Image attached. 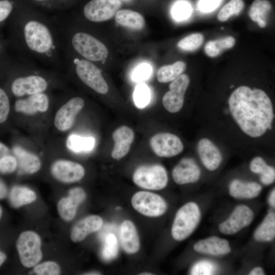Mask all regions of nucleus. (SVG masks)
Wrapping results in <instances>:
<instances>
[{
  "instance_id": "79ce46f5",
  "label": "nucleus",
  "mask_w": 275,
  "mask_h": 275,
  "mask_svg": "<svg viewBox=\"0 0 275 275\" xmlns=\"http://www.w3.org/2000/svg\"><path fill=\"white\" fill-rule=\"evenodd\" d=\"M152 68L149 64H141L135 69L132 75L133 79L136 81L145 80L150 76Z\"/></svg>"
},
{
  "instance_id": "2f4dec72",
  "label": "nucleus",
  "mask_w": 275,
  "mask_h": 275,
  "mask_svg": "<svg viewBox=\"0 0 275 275\" xmlns=\"http://www.w3.org/2000/svg\"><path fill=\"white\" fill-rule=\"evenodd\" d=\"M73 0H25L30 5L47 11H63L68 8Z\"/></svg>"
},
{
  "instance_id": "4be33fe9",
  "label": "nucleus",
  "mask_w": 275,
  "mask_h": 275,
  "mask_svg": "<svg viewBox=\"0 0 275 275\" xmlns=\"http://www.w3.org/2000/svg\"><path fill=\"white\" fill-rule=\"evenodd\" d=\"M261 190V186L256 182H245L237 179L231 181L229 187V194L232 197L241 199L255 198Z\"/></svg>"
},
{
  "instance_id": "423d86ee",
  "label": "nucleus",
  "mask_w": 275,
  "mask_h": 275,
  "mask_svg": "<svg viewBox=\"0 0 275 275\" xmlns=\"http://www.w3.org/2000/svg\"><path fill=\"white\" fill-rule=\"evenodd\" d=\"M17 249L21 262L26 267L35 266L42 259L41 239L35 232H22L17 240Z\"/></svg>"
},
{
  "instance_id": "20e7f679",
  "label": "nucleus",
  "mask_w": 275,
  "mask_h": 275,
  "mask_svg": "<svg viewBox=\"0 0 275 275\" xmlns=\"http://www.w3.org/2000/svg\"><path fill=\"white\" fill-rule=\"evenodd\" d=\"M200 218V210L196 203L184 204L176 214L171 229L173 238L182 241L188 237L197 227Z\"/></svg>"
},
{
  "instance_id": "6ab92c4d",
  "label": "nucleus",
  "mask_w": 275,
  "mask_h": 275,
  "mask_svg": "<svg viewBox=\"0 0 275 275\" xmlns=\"http://www.w3.org/2000/svg\"><path fill=\"white\" fill-rule=\"evenodd\" d=\"M112 136L115 145L111 155L114 159L119 160L129 152L134 140V132L129 127L122 126L114 131Z\"/></svg>"
},
{
  "instance_id": "1a4fd4ad",
  "label": "nucleus",
  "mask_w": 275,
  "mask_h": 275,
  "mask_svg": "<svg viewBox=\"0 0 275 275\" xmlns=\"http://www.w3.org/2000/svg\"><path fill=\"white\" fill-rule=\"evenodd\" d=\"M190 79L185 74H181L169 85V91L162 98V104L169 112L175 113L182 108L184 94L189 86Z\"/></svg>"
},
{
  "instance_id": "aec40b11",
  "label": "nucleus",
  "mask_w": 275,
  "mask_h": 275,
  "mask_svg": "<svg viewBox=\"0 0 275 275\" xmlns=\"http://www.w3.org/2000/svg\"><path fill=\"white\" fill-rule=\"evenodd\" d=\"M102 224V219L100 216H88L74 226L71 232V239L75 242L81 241L90 233L99 230Z\"/></svg>"
},
{
  "instance_id": "ea45409f",
  "label": "nucleus",
  "mask_w": 275,
  "mask_h": 275,
  "mask_svg": "<svg viewBox=\"0 0 275 275\" xmlns=\"http://www.w3.org/2000/svg\"><path fill=\"white\" fill-rule=\"evenodd\" d=\"M10 112V101L6 91L0 88V123L5 122Z\"/></svg>"
},
{
  "instance_id": "dca6fc26",
  "label": "nucleus",
  "mask_w": 275,
  "mask_h": 275,
  "mask_svg": "<svg viewBox=\"0 0 275 275\" xmlns=\"http://www.w3.org/2000/svg\"><path fill=\"white\" fill-rule=\"evenodd\" d=\"M200 158L205 167L209 171L217 169L222 160V154L218 148L209 139L200 140L197 145Z\"/></svg>"
},
{
  "instance_id": "bb28decb",
  "label": "nucleus",
  "mask_w": 275,
  "mask_h": 275,
  "mask_svg": "<svg viewBox=\"0 0 275 275\" xmlns=\"http://www.w3.org/2000/svg\"><path fill=\"white\" fill-rule=\"evenodd\" d=\"M250 169L252 172L260 174L262 183L269 185L274 181V168L268 165L262 157L254 158L250 163Z\"/></svg>"
},
{
  "instance_id": "c85d7f7f",
  "label": "nucleus",
  "mask_w": 275,
  "mask_h": 275,
  "mask_svg": "<svg viewBox=\"0 0 275 275\" xmlns=\"http://www.w3.org/2000/svg\"><path fill=\"white\" fill-rule=\"evenodd\" d=\"M185 68V63L181 61L171 65L163 66L157 72V80L160 82L172 81L182 74Z\"/></svg>"
},
{
  "instance_id": "39448f33",
  "label": "nucleus",
  "mask_w": 275,
  "mask_h": 275,
  "mask_svg": "<svg viewBox=\"0 0 275 275\" xmlns=\"http://www.w3.org/2000/svg\"><path fill=\"white\" fill-rule=\"evenodd\" d=\"M134 183L140 187L150 190H160L168 183L166 170L158 164L142 166L133 174Z\"/></svg>"
},
{
  "instance_id": "de8ad7c7",
  "label": "nucleus",
  "mask_w": 275,
  "mask_h": 275,
  "mask_svg": "<svg viewBox=\"0 0 275 275\" xmlns=\"http://www.w3.org/2000/svg\"><path fill=\"white\" fill-rule=\"evenodd\" d=\"M264 274V271L261 267L254 268L249 273L250 275H263Z\"/></svg>"
},
{
  "instance_id": "ddd939ff",
  "label": "nucleus",
  "mask_w": 275,
  "mask_h": 275,
  "mask_svg": "<svg viewBox=\"0 0 275 275\" xmlns=\"http://www.w3.org/2000/svg\"><path fill=\"white\" fill-rule=\"evenodd\" d=\"M52 175L63 182H74L81 179L85 175V169L80 164L66 160L54 162L51 168Z\"/></svg>"
},
{
  "instance_id": "4468645a",
  "label": "nucleus",
  "mask_w": 275,
  "mask_h": 275,
  "mask_svg": "<svg viewBox=\"0 0 275 275\" xmlns=\"http://www.w3.org/2000/svg\"><path fill=\"white\" fill-rule=\"evenodd\" d=\"M200 175L198 166L189 158L182 159L172 171L173 178L178 184L195 183L199 180Z\"/></svg>"
},
{
  "instance_id": "5701e85b",
  "label": "nucleus",
  "mask_w": 275,
  "mask_h": 275,
  "mask_svg": "<svg viewBox=\"0 0 275 275\" xmlns=\"http://www.w3.org/2000/svg\"><path fill=\"white\" fill-rule=\"evenodd\" d=\"M13 152L18 161L21 170L27 174H33L39 170L41 161L39 157L20 147L13 148Z\"/></svg>"
},
{
  "instance_id": "7c9ffc66",
  "label": "nucleus",
  "mask_w": 275,
  "mask_h": 275,
  "mask_svg": "<svg viewBox=\"0 0 275 275\" xmlns=\"http://www.w3.org/2000/svg\"><path fill=\"white\" fill-rule=\"evenodd\" d=\"M95 145V140L91 136H81L71 134L67 138V148L74 152H89L91 151Z\"/></svg>"
},
{
  "instance_id": "a18cd8bd",
  "label": "nucleus",
  "mask_w": 275,
  "mask_h": 275,
  "mask_svg": "<svg viewBox=\"0 0 275 275\" xmlns=\"http://www.w3.org/2000/svg\"><path fill=\"white\" fill-rule=\"evenodd\" d=\"M7 188L4 182L0 179V199H4L7 195Z\"/></svg>"
},
{
  "instance_id": "412c9836",
  "label": "nucleus",
  "mask_w": 275,
  "mask_h": 275,
  "mask_svg": "<svg viewBox=\"0 0 275 275\" xmlns=\"http://www.w3.org/2000/svg\"><path fill=\"white\" fill-rule=\"evenodd\" d=\"M119 236L121 245L126 253L134 254L139 251L140 239L136 229L132 222L126 220L121 224Z\"/></svg>"
},
{
  "instance_id": "603ef678",
  "label": "nucleus",
  "mask_w": 275,
  "mask_h": 275,
  "mask_svg": "<svg viewBox=\"0 0 275 275\" xmlns=\"http://www.w3.org/2000/svg\"><path fill=\"white\" fill-rule=\"evenodd\" d=\"M85 274H100V273L98 272H91L86 273Z\"/></svg>"
},
{
  "instance_id": "6e6d98bb",
  "label": "nucleus",
  "mask_w": 275,
  "mask_h": 275,
  "mask_svg": "<svg viewBox=\"0 0 275 275\" xmlns=\"http://www.w3.org/2000/svg\"><path fill=\"white\" fill-rule=\"evenodd\" d=\"M120 1L125 2H129V1H130L131 0H120Z\"/></svg>"
},
{
  "instance_id": "c03bdc74",
  "label": "nucleus",
  "mask_w": 275,
  "mask_h": 275,
  "mask_svg": "<svg viewBox=\"0 0 275 275\" xmlns=\"http://www.w3.org/2000/svg\"><path fill=\"white\" fill-rule=\"evenodd\" d=\"M222 0H200L198 7L203 12H209L216 9Z\"/></svg>"
},
{
  "instance_id": "864d4df0",
  "label": "nucleus",
  "mask_w": 275,
  "mask_h": 275,
  "mask_svg": "<svg viewBox=\"0 0 275 275\" xmlns=\"http://www.w3.org/2000/svg\"><path fill=\"white\" fill-rule=\"evenodd\" d=\"M2 208L1 206H0V219L2 217Z\"/></svg>"
},
{
  "instance_id": "3c124183",
  "label": "nucleus",
  "mask_w": 275,
  "mask_h": 275,
  "mask_svg": "<svg viewBox=\"0 0 275 275\" xmlns=\"http://www.w3.org/2000/svg\"><path fill=\"white\" fill-rule=\"evenodd\" d=\"M8 148L4 144L0 143V151L3 152H8Z\"/></svg>"
},
{
  "instance_id": "7ed1b4c3",
  "label": "nucleus",
  "mask_w": 275,
  "mask_h": 275,
  "mask_svg": "<svg viewBox=\"0 0 275 275\" xmlns=\"http://www.w3.org/2000/svg\"><path fill=\"white\" fill-rule=\"evenodd\" d=\"M34 64L22 57L11 63V67L17 73L10 86L14 96L20 97L44 93L48 89L50 80L47 73L36 68Z\"/></svg>"
},
{
  "instance_id": "2eb2a0df",
  "label": "nucleus",
  "mask_w": 275,
  "mask_h": 275,
  "mask_svg": "<svg viewBox=\"0 0 275 275\" xmlns=\"http://www.w3.org/2000/svg\"><path fill=\"white\" fill-rule=\"evenodd\" d=\"M49 99L47 94L38 93L19 99L15 103V110L17 112L32 115L38 112L43 113L49 107Z\"/></svg>"
},
{
  "instance_id": "f3484780",
  "label": "nucleus",
  "mask_w": 275,
  "mask_h": 275,
  "mask_svg": "<svg viewBox=\"0 0 275 275\" xmlns=\"http://www.w3.org/2000/svg\"><path fill=\"white\" fill-rule=\"evenodd\" d=\"M86 198L85 191L80 187L71 189L69 196L60 200L58 204V209L61 217L65 221L72 219L76 213L78 206Z\"/></svg>"
},
{
  "instance_id": "b1692460",
  "label": "nucleus",
  "mask_w": 275,
  "mask_h": 275,
  "mask_svg": "<svg viewBox=\"0 0 275 275\" xmlns=\"http://www.w3.org/2000/svg\"><path fill=\"white\" fill-rule=\"evenodd\" d=\"M115 19L118 24L132 30H142L145 24V19L141 14L128 9L118 10Z\"/></svg>"
},
{
  "instance_id": "58836bf2",
  "label": "nucleus",
  "mask_w": 275,
  "mask_h": 275,
  "mask_svg": "<svg viewBox=\"0 0 275 275\" xmlns=\"http://www.w3.org/2000/svg\"><path fill=\"white\" fill-rule=\"evenodd\" d=\"M34 271L39 275H57L60 273V267L52 261H47L36 265Z\"/></svg>"
},
{
  "instance_id": "72a5a7b5",
  "label": "nucleus",
  "mask_w": 275,
  "mask_h": 275,
  "mask_svg": "<svg viewBox=\"0 0 275 275\" xmlns=\"http://www.w3.org/2000/svg\"><path fill=\"white\" fill-rule=\"evenodd\" d=\"M204 37L201 33H194L180 40L177 43L179 48L186 51H193L203 44Z\"/></svg>"
},
{
  "instance_id": "393cba45",
  "label": "nucleus",
  "mask_w": 275,
  "mask_h": 275,
  "mask_svg": "<svg viewBox=\"0 0 275 275\" xmlns=\"http://www.w3.org/2000/svg\"><path fill=\"white\" fill-rule=\"evenodd\" d=\"M256 241L269 242L275 237V214L269 212L254 233Z\"/></svg>"
},
{
  "instance_id": "a19ab883",
  "label": "nucleus",
  "mask_w": 275,
  "mask_h": 275,
  "mask_svg": "<svg viewBox=\"0 0 275 275\" xmlns=\"http://www.w3.org/2000/svg\"><path fill=\"white\" fill-rule=\"evenodd\" d=\"M17 165L16 159L11 155L4 156L0 158V172L4 174L14 172Z\"/></svg>"
},
{
  "instance_id": "49530a36",
  "label": "nucleus",
  "mask_w": 275,
  "mask_h": 275,
  "mask_svg": "<svg viewBox=\"0 0 275 275\" xmlns=\"http://www.w3.org/2000/svg\"><path fill=\"white\" fill-rule=\"evenodd\" d=\"M4 45L3 43L0 41V64L9 65L10 63V62H9L8 60L1 59V58L3 59L4 58Z\"/></svg>"
},
{
  "instance_id": "9b49d317",
  "label": "nucleus",
  "mask_w": 275,
  "mask_h": 275,
  "mask_svg": "<svg viewBox=\"0 0 275 275\" xmlns=\"http://www.w3.org/2000/svg\"><path fill=\"white\" fill-rule=\"evenodd\" d=\"M253 218V212L248 206L238 205L234 208L229 217L219 225V231L226 235L235 234L249 226Z\"/></svg>"
},
{
  "instance_id": "e433bc0d",
  "label": "nucleus",
  "mask_w": 275,
  "mask_h": 275,
  "mask_svg": "<svg viewBox=\"0 0 275 275\" xmlns=\"http://www.w3.org/2000/svg\"><path fill=\"white\" fill-rule=\"evenodd\" d=\"M150 99V90L144 84L137 85L133 93V99L135 105L139 108L146 106Z\"/></svg>"
},
{
  "instance_id": "f03ea898",
  "label": "nucleus",
  "mask_w": 275,
  "mask_h": 275,
  "mask_svg": "<svg viewBox=\"0 0 275 275\" xmlns=\"http://www.w3.org/2000/svg\"><path fill=\"white\" fill-rule=\"evenodd\" d=\"M228 102L234 120L248 135L259 137L270 129L274 117L272 104L262 90L239 87L232 93Z\"/></svg>"
},
{
  "instance_id": "f257e3e1",
  "label": "nucleus",
  "mask_w": 275,
  "mask_h": 275,
  "mask_svg": "<svg viewBox=\"0 0 275 275\" xmlns=\"http://www.w3.org/2000/svg\"><path fill=\"white\" fill-rule=\"evenodd\" d=\"M10 20L13 43L21 57L57 68L64 66L62 41L53 18L21 0Z\"/></svg>"
},
{
  "instance_id": "f704fd0d",
  "label": "nucleus",
  "mask_w": 275,
  "mask_h": 275,
  "mask_svg": "<svg viewBox=\"0 0 275 275\" xmlns=\"http://www.w3.org/2000/svg\"><path fill=\"white\" fill-rule=\"evenodd\" d=\"M118 245L116 236L109 234L105 238L103 247L101 251V256L105 261L114 259L118 254Z\"/></svg>"
},
{
  "instance_id": "f8f14e48",
  "label": "nucleus",
  "mask_w": 275,
  "mask_h": 275,
  "mask_svg": "<svg viewBox=\"0 0 275 275\" xmlns=\"http://www.w3.org/2000/svg\"><path fill=\"white\" fill-rule=\"evenodd\" d=\"M85 105L84 99L79 96L71 98L57 111L54 119L55 127L61 131L69 130L76 115Z\"/></svg>"
},
{
  "instance_id": "6e6552de",
  "label": "nucleus",
  "mask_w": 275,
  "mask_h": 275,
  "mask_svg": "<svg viewBox=\"0 0 275 275\" xmlns=\"http://www.w3.org/2000/svg\"><path fill=\"white\" fill-rule=\"evenodd\" d=\"M122 6L120 0H91L84 7L85 17L92 22L111 19Z\"/></svg>"
},
{
  "instance_id": "a878e982",
  "label": "nucleus",
  "mask_w": 275,
  "mask_h": 275,
  "mask_svg": "<svg viewBox=\"0 0 275 275\" xmlns=\"http://www.w3.org/2000/svg\"><path fill=\"white\" fill-rule=\"evenodd\" d=\"M271 7V3L267 0H255L250 8L249 16L253 21L257 22L260 28H264Z\"/></svg>"
},
{
  "instance_id": "37998d69",
  "label": "nucleus",
  "mask_w": 275,
  "mask_h": 275,
  "mask_svg": "<svg viewBox=\"0 0 275 275\" xmlns=\"http://www.w3.org/2000/svg\"><path fill=\"white\" fill-rule=\"evenodd\" d=\"M212 264L208 262L201 261L195 264L191 271V274H211L213 270Z\"/></svg>"
},
{
  "instance_id": "cd10ccee",
  "label": "nucleus",
  "mask_w": 275,
  "mask_h": 275,
  "mask_svg": "<svg viewBox=\"0 0 275 275\" xmlns=\"http://www.w3.org/2000/svg\"><path fill=\"white\" fill-rule=\"evenodd\" d=\"M36 197V193L29 188L15 186L11 190L10 201L13 207H19L33 202Z\"/></svg>"
},
{
  "instance_id": "4c0bfd02",
  "label": "nucleus",
  "mask_w": 275,
  "mask_h": 275,
  "mask_svg": "<svg viewBox=\"0 0 275 275\" xmlns=\"http://www.w3.org/2000/svg\"><path fill=\"white\" fill-rule=\"evenodd\" d=\"M191 13V7L185 1L176 2L172 8L171 13L176 20L181 21L186 19Z\"/></svg>"
},
{
  "instance_id": "c9c22d12",
  "label": "nucleus",
  "mask_w": 275,
  "mask_h": 275,
  "mask_svg": "<svg viewBox=\"0 0 275 275\" xmlns=\"http://www.w3.org/2000/svg\"><path fill=\"white\" fill-rule=\"evenodd\" d=\"M21 0H0V25L10 19Z\"/></svg>"
},
{
  "instance_id": "09e8293b",
  "label": "nucleus",
  "mask_w": 275,
  "mask_h": 275,
  "mask_svg": "<svg viewBox=\"0 0 275 275\" xmlns=\"http://www.w3.org/2000/svg\"><path fill=\"white\" fill-rule=\"evenodd\" d=\"M268 203L269 205L274 208L275 207V190L274 188L271 192L268 198Z\"/></svg>"
},
{
  "instance_id": "a211bd4d",
  "label": "nucleus",
  "mask_w": 275,
  "mask_h": 275,
  "mask_svg": "<svg viewBox=\"0 0 275 275\" xmlns=\"http://www.w3.org/2000/svg\"><path fill=\"white\" fill-rule=\"evenodd\" d=\"M194 249L199 253L214 256H224L231 251L227 239L215 236L200 240L194 244Z\"/></svg>"
},
{
  "instance_id": "c756f323",
  "label": "nucleus",
  "mask_w": 275,
  "mask_h": 275,
  "mask_svg": "<svg viewBox=\"0 0 275 275\" xmlns=\"http://www.w3.org/2000/svg\"><path fill=\"white\" fill-rule=\"evenodd\" d=\"M235 43V39L232 36H226L222 39L211 40L205 45L204 50L210 57H215L224 50L232 48Z\"/></svg>"
},
{
  "instance_id": "8fccbe9b",
  "label": "nucleus",
  "mask_w": 275,
  "mask_h": 275,
  "mask_svg": "<svg viewBox=\"0 0 275 275\" xmlns=\"http://www.w3.org/2000/svg\"><path fill=\"white\" fill-rule=\"evenodd\" d=\"M7 258V256L5 253L0 251V266L3 264Z\"/></svg>"
},
{
  "instance_id": "9d476101",
  "label": "nucleus",
  "mask_w": 275,
  "mask_h": 275,
  "mask_svg": "<svg viewBox=\"0 0 275 275\" xmlns=\"http://www.w3.org/2000/svg\"><path fill=\"white\" fill-rule=\"evenodd\" d=\"M150 145L153 152L160 157H171L180 154L183 150L180 139L168 132L153 135L150 140Z\"/></svg>"
},
{
  "instance_id": "5fc2aeb1",
  "label": "nucleus",
  "mask_w": 275,
  "mask_h": 275,
  "mask_svg": "<svg viewBox=\"0 0 275 275\" xmlns=\"http://www.w3.org/2000/svg\"><path fill=\"white\" fill-rule=\"evenodd\" d=\"M140 274H145V275H147V274H152V273H150L149 272H144V273H141Z\"/></svg>"
},
{
  "instance_id": "473e14b6",
  "label": "nucleus",
  "mask_w": 275,
  "mask_h": 275,
  "mask_svg": "<svg viewBox=\"0 0 275 275\" xmlns=\"http://www.w3.org/2000/svg\"><path fill=\"white\" fill-rule=\"evenodd\" d=\"M244 6L242 0H231L220 10L217 19L221 21H225L233 15H238Z\"/></svg>"
},
{
  "instance_id": "0eeeda50",
  "label": "nucleus",
  "mask_w": 275,
  "mask_h": 275,
  "mask_svg": "<svg viewBox=\"0 0 275 275\" xmlns=\"http://www.w3.org/2000/svg\"><path fill=\"white\" fill-rule=\"evenodd\" d=\"M133 208L141 214L149 217L163 215L167 209V204L159 195L146 191L136 193L132 197Z\"/></svg>"
}]
</instances>
